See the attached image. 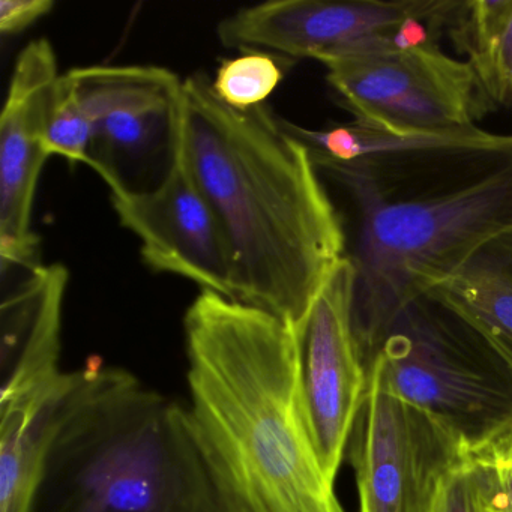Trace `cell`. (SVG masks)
<instances>
[{
	"label": "cell",
	"mask_w": 512,
	"mask_h": 512,
	"mask_svg": "<svg viewBox=\"0 0 512 512\" xmlns=\"http://www.w3.org/2000/svg\"><path fill=\"white\" fill-rule=\"evenodd\" d=\"M50 41L35 40L20 52L0 118V259L2 275L40 265L32 227L35 196L47 152L50 101L58 82Z\"/></svg>",
	"instance_id": "12"
},
{
	"label": "cell",
	"mask_w": 512,
	"mask_h": 512,
	"mask_svg": "<svg viewBox=\"0 0 512 512\" xmlns=\"http://www.w3.org/2000/svg\"><path fill=\"white\" fill-rule=\"evenodd\" d=\"M325 67L329 86L356 122L395 136L475 130L494 109L472 65L439 46Z\"/></svg>",
	"instance_id": "7"
},
{
	"label": "cell",
	"mask_w": 512,
	"mask_h": 512,
	"mask_svg": "<svg viewBox=\"0 0 512 512\" xmlns=\"http://www.w3.org/2000/svg\"><path fill=\"white\" fill-rule=\"evenodd\" d=\"M91 116L89 164L109 190L127 187L128 170L173 152L182 80L152 65H98L68 71Z\"/></svg>",
	"instance_id": "11"
},
{
	"label": "cell",
	"mask_w": 512,
	"mask_h": 512,
	"mask_svg": "<svg viewBox=\"0 0 512 512\" xmlns=\"http://www.w3.org/2000/svg\"><path fill=\"white\" fill-rule=\"evenodd\" d=\"M184 335L188 412L226 512H346L308 422L298 332L202 290Z\"/></svg>",
	"instance_id": "3"
},
{
	"label": "cell",
	"mask_w": 512,
	"mask_h": 512,
	"mask_svg": "<svg viewBox=\"0 0 512 512\" xmlns=\"http://www.w3.org/2000/svg\"><path fill=\"white\" fill-rule=\"evenodd\" d=\"M298 337L308 422L323 470L335 482L368 388L353 329V269L346 259L317 296Z\"/></svg>",
	"instance_id": "10"
},
{
	"label": "cell",
	"mask_w": 512,
	"mask_h": 512,
	"mask_svg": "<svg viewBox=\"0 0 512 512\" xmlns=\"http://www.w3.org/2000/svg\"><path fill=\"white\" fill-rule=\"evenodd\" d=\"M53 0H2L0 2V32L16 35L52 13Z\"/></svg>",
	"instance_id": "21"
},
{
	"label": "cell",
	"mask_w": 512,
	"mask_h": 512,
	"mask_svg": "<svg viewBox=\"0 0 512 512\" xmlns=\"http://www.w3.org/2000/svg\"><path fill=\"white\" fill-rule=\"evenodd\" d=\"M280 59L274 53L256 50L226 59L212 80V89L232 109L262 106L286 74V62L281 64Z\"/></svg>",
	"instance_id": "16"
},
{
	"label": "cell",
	"mask_w": 512,
	"mask_h": 512,
	"mask_svg": "<svg viewBox=\"0 0 512 512\" xmlns=\"http://www.w3.org/2000/svg\"><path fill=\"white\" fill-rule=\"evenodd\" d=\"M65 374L55 385L0 398V512H32L43 478L50 425Z\"/></svg>",
	"instance_id": "14"
},
{
	"label": "cell",
	"mask_w": 512,
	"mask_h": 512,
	"mask_svg": "<svg viewBox=\"0 0 512 512\" xmlns=\"http://www.w3.org/2000/svg\"><path fill=\"white\" fill-rule=\"evenodd\" d=\"M467 458L478 475L485 512H512V431Z\"/></svg>",
	"instance_id": "18"
},
{
	"label": "cell",
	"mask_w": 512,
	"mask_h": 512,
	"mask_svg": "<svg viewBox=\"0 0 512 512\" xmlns=\"http://www.w3.org/2000/svg\"><path fill=\"white\" fill-rule=\"evenodd\" d=\"M469 64L494 109L503 107L512 115V13L493 44Z\"/></svg>",
	"instance_id": "19"
},
{
	"label": "cell",
	"mask_w": 512,
	"mask_h": 512,
	"mask_svg": "<svg viewBox=\"0 0 512 512\" xmlns=\"http://www.w3.org/2000/svg\"><path fill=\"white\" fill-rule=\"evenodd\" d=\"M442 0H272L221 20L217 37L242 52L328 65L437 46Z\"/></svg>",
	"instance_id": "6"
},
{
	"label": "cell",
	"mask_w": 512,
	"mask_h": 512,
	"mask_svg": "<svg viewBox=\"0 0 512 512\" xmlns=\"http://www.w3.org/2000/svg\"><path fill=\"white\" fill-rule=\"evenodd\" d=\"M91 116L71 74H61L50 101L47 152L70 164H89L92 143Z\"/></svg>",
	"instance_id": "17"
},
{
	"label": "cell",
	"mask_w": 512,
	"mask_h": 512,
	"mask_svg": "<svg viewBox=\"0 0 512 512\" xmlns=\"http://www.w3.org/2000/svg\"><path fill=\"white\" fill-rule=\"evenodd\" d=\"M32 512H226L187 403L91 358L65 374Z\"/></svg>",
	"instance_id": "4"
},
{
	"label": "cell",
	"mask_w": 512,
	"mask_h": 512,
	"mask_svg": "<svg viewBox=\"0 0 512 512\" xmlns=\"http://www.w3.org/2000/svg\"><path fill=\"white\" fill-rule=\"evenodd\" d=\"M350 442L359 512H434L443 482L467 457L451 431L374 377Z\"/></svg>",
	"instance_id": "8"
},
{
	"label": "cell",
	"mask_w": 512,
	"mask_h": 512,
	"mask_svg": "<svg viewBox=\"0 0 512 512\" xmlns=\"http://www.w3.org/2000/svg\"><path fill=\"white\" fill-rule=\"evenodd\" d=\"M175 140L223 227L235 301L299 334L346 250L310 149L266 104L232 109L200 73L182 80Z\"/></svg>",
	"instance_id": "2"
},
{
	"label": "cell",
	"mask_w": 512,
	"mask_h": 512,
	"mask_svg": "<svg viewBox=\"0 0 512 512\" xmlns=\"http://www.w3.org/2000/svg\"><path fill=\"white\" fill-rule=\"evenodd\" d=\"M110 199L122 226L139 239L149 268L235 301V272L223 227L176 140L157 185L116 187Z\"/></svg>",
	"instance_id": "9"
},
{
	"label": "cell",
	"mask_w": 512,
	"mask_h": 512,
	"mask_svg": "<svg viewBox=\"0 0 512 512\" xmlns=\"http://www.w3.org/2000/svg\"><path fill=\"white\" fill-rule=\"evenodd\" d=\"M434 512H485L479 478L469 458L458 464L443 482Z\"/></svg>",
	"instance_id": "20"
},
{
	"label": "cell",
	"mask_w": 512,
	"mask_h": 512,
	"mask_svg": "<svg viewBox=\"0 0 512 512\" xmlns=\"http://www.w3.org/2000/svg\"><path fill=\"white\" fill-rule=\"evenodd\" d=\"M431 292L466 317L512 364V230L481 245Z\"/></svg>",
	"instance_id": "15"
},
{
	"label": "cell",
	"mask_w": 512,
	"mask_h": 512,
	"mask_svg": "<svg viewBox=\"0 0 512 512\" xmlns=\"http://www.w3.org/2000/svg\"><path fill=\"white\" fill-rule=\"evenodd\" d=\"M68 269L61 263L40 265L5 295L2 319V389L0 397L28 394L61 379L62 317Z\"/></svg>",
	"instance_id": "13"
},
{
	"label": "cell",
	"mask_w": 512,
	"mask_h": 512,
	"mask_svg": "<svg viewBox=\"0 0 512 512\" xmlns=\"http://www.w3.org/2000/svg\"><path fill=\"white\" fill-rule=\"evenodd\" d=\"M370 377L437 419L467 455L512 431L511 362L433 292L395 317Z\"/></svg>",
	"instance_id": "5"
},
{
	"label": "cell",
	"mask_w": 512,
	"mask_h": 512,
	"mask_svg": "<svg viewBox=\"0 0 512 512\" xmlns=\"http://www.w3.org/2000/svg\"><path fill=\"white\" fill-rule=\"evenodd\" d=\"M296 133L340 215L368 377L400 311L512 230V134L395 136L356 121Z\"/></svg>",
	"instance_id": "1"
}]
</instances>
